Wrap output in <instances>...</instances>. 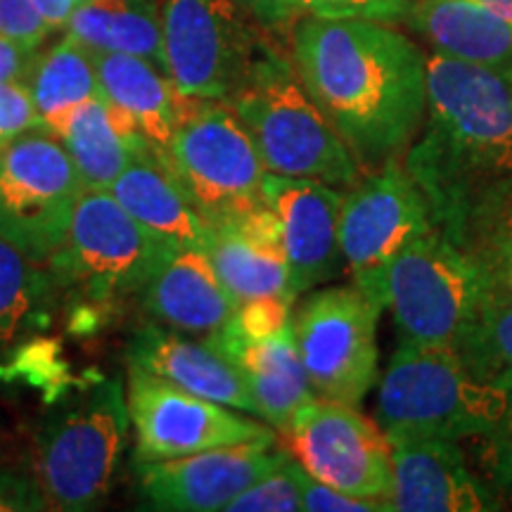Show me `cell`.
Here are the masks:
<instances>
[{"instance_id":"cell-1","label":"cell","mask_w":512,"mask_h":512,"mask_svg":"<svg viewBox=\"0 0 512 512\" xmlns=\"http://www.w3.org/2000/svg\"><path fill=\"white\" fill-rule=\"evenodd\" d=\"M292 62L361 174L401 162L427 107L425 53L387 22L299 17Z\"/></svg>"},{"instance_id":"cell-2","label":"cell","mask_w":512,"mask_h":512,"mask_svg":"<svg viewBox=\"0 0 512 512\" xmlns=\"http://www.w3.org/2000/svg\"><path fill=\"white\" fill-rule=\"evenodd\" d=\"M425 67V119L401 164L448 235L486 185L512 174V74L439 53Z\"/></svg>"},{"instance_id":"cell-3","label":"cell","mask_w":512,"mask_h":512,"mask_svg":"<svg viewBox=\"0 0 512 512\" xmlns=\"http://www.w3.org/2000/svg\"><path fill=\"white\" fill-rule=\"evenodd\" d=\"M228 105L252 136L268 174L313 178L344 190L363 176L349 147L306 93L294 62L278 48L261 43Z\"/></svg>"},{"instance_id":"cell-4","label":"cell","mask_w":512,"mask_h":512,"mask_svg":"<svg viewBox=\"0 0 512 512\" xmlns=\"http://www.w3.org/2000/svg\"><path fill=\"white\" fill-rule=\"evenodd\" d=\"M505 396L475 380L453 347L401 342L380 377L375 422L392 446L477 439L501 418Z\"/></svg>"},{"instance_id":"cell-5","label":"cell","mask_w":512,"mask_h":512,"mask_svg":"<svg viewBox=\"0 0 512 512\" xmlns=\"http://www.w3.org/2000/svg\"><path fill=\"white\" fill-rule=\"evenodd\" d=\"M128 401L117 377L86 389L46 422L34 446V484L48 510L105 503L128 441Z\"/></svg>"},{"instance_id":"cell-6","label":"cell","mask_w":512,"mask_h":512,"mask_svg":"<svg viewBox=\"0 0 512 512\" xmlns=\"http://www.w3.org/2000/svg\"><path fill=\"white\" fill-rule=\"evenodd\" d=\"M164 162L204 226L264 204L266 166L247 128L223 100H185Z\"/></svg>"},{"instance_id":"cell-7","label":"cell","mask_w":512,"mask_h":512,"mask_svg":"<svg viewBox=\"0 0 512 512\" xmlns=\"http://www.w3.org/2000/svg\"><path fill=\"white\" fill-rule=\"evenodd\" d=\"M178 247L133 219L110 190H83L67 238L46 266L55 283L74 285L93 302L140 294Z\"/></svg>"},{"instance_id":"cell-8","label":"cell","mask_w":512,"mask_h":512,"mask_svg":"<svg viewBox=\"0 0 512 512\" xmlns=\"http://www.w3.org/2000/svg\"><path fill=\"white\" fill-rule=\"evenodd\" d=\"M486 292V273L437 228L413 240L387 273V309L411 344L456 347Z\"/></svg>"},{"instance_id":"cell-9","label":"cell","mask_w":512,"mask_h":512,"mask_svg":"<svg viewBox=\"0 0 512 512\" xmlns=\"http://www.w3.org/2000/svg\"><path fill=\"white\" fill-rule=\"evenodd\" d=\"M422 190L401 162H389L344 190L339 214V252L356 285L387 311V273L403 249L432 230Z\"/></svg>"},{"instance_id":"cell-10","label":"cell","mask_w":512,"mask_h":512,"mask_svg":"<svg viewBox=\"0 0 512 512\" xmlns=\"http://www.w3.org/2000/svg\"><path fill=\"white\" fill-rule=\"evenodd\" d=\"M83 190L55 136L31 131L12 138L0 147V235L46 264L67 238Z\"/></svg>"},{"instance_id":"cell-11","label":"cell","mask_w":512,"mask_h":512,"mask_svg":"<svg viewBox=\"0 0 512 512\" xmlns=\"http://www.w3.org/2000/svg\"><path fill=\"white\" fill-rule=\"evenodd\" d=\"M380 316L356 285L325 287L299 304L292 328L313 394L361 406L377 382Z\"/></svg>"},{"instance_id":"cell-12","label":"cell","mask_w":512,"mask_h":512,"mask_svg":"<svg viewBox=\"0 0 512 512\" xmlns=\"http://www.w3.org/2000/svg\"><path fill=\"white\" fill-rule=\"evenodd\" d=\"M245 12L240 0H166V74L178 93L200 100L233 98L264 43Z\"/></svg>"},{"instance_id":"cell-13","label":"cell","mask_w":512,"mask_h":512,"mask_svg":"<svg viewBox=\"0 0 512 512\" xmlns=\"http://www.w3.org/2000/svg\"><path fill=\"white\" fill-rule=\"evenodd\" d=\"M283 434L292 458L311 477L349 496L392 501V444L356 406L313 396L299 406Z\"/></svg>"},{"instance_id":"cell-14","label":"cell","mask_w":512,"mask_h":512,"mask_svg":"<svg viewBox=\"0 0 512 512\" xmlns=\"http://www.w3.org/2000/svg\"><path fill=\"white\" fill-rule=\"evenodd\" d=\"M126 401L136 432V465L247 441H275L264 420L185 392L162 377L131 366Z\"/></svg>"},{"instance_id":"cell-15","label":"cell","mask_w":512,"mask_h":512,"mask_svg":"<svg viewBox=\"0 0 512 512\" xmlns=\"http://www.w3.org/2000/svg\"><path fill=\"white\" fill-rule=\"evenodd\" d=\"M275 444L278 439L247 441L183 458L138 463L140 494L152 510L226 512L235 496L292 456Z\"/></svg>"},{"instance_id":"cell-16","label":"cell","mask_w":512,"mask_h":512,"mask_svg":"<svg viewBox=\"0 0 512 512\" xmlns=\"http://www.w3.org/2000/svg\"><path fill=\"white\" fill-rule=\"evenodd\" d=\"M344 192L335 185L266 174L264 202L278 219L280 240L290 266L294 297L316 290L337 273L339 214Z\"/></svg>"},{"instance_id":"cell-17","label":"cell","mask_w":512,"mask_h":512,"mask_svg":"<svg viewBox=\"0 0 512 512\" xmlns=\"http://www.w3.org/2000/svg\"><path fill=\"white\" fill-rule=\"evenodd\" d=\"M392 512H491L501 494L472 472L451 439H413L392 446Z\"/></svg>"},{"instance_id":"cell-18","label":"cell","mask_w":512,"mask_h":512,"mask_svg":"<svg viewBox=\"0 0 512 512\" xmlns=\"http://www.w3.org/2000/svg\"><path fill=\"white\" fill-rule=\"evenodd\" d=\"M128 366L162 377L176 387L259 418L245 377L209 339H190L162 325H143L126 349Z\"/></svg>"},{"instance_id":"cell-19","label":"cell","mask_w":512,"mask_h":512,"mask_svg":"<svg viewBox=\"0 0 512 512\" xmlns=\"http://www.w3.org/2000/svg\"><path fill=\"white\" fill-rule=\"evenodd\" d=\"M204 252L238 304L256 297L297 299L278 219L266 202L238 219L207 226Z\"/></svg>"},{"instance_id":"cell-20","label":"cell","mask_w":512,"mask_h":512,"mask_svg":"<svg viewBox=\"0 0 512 512\" xmlns=\"http://www.w3.org/2000/svg\"><path fill=\"white\" fill-rule=\"evenodd\" d=\"M140 297L157 323L204 339L226 328L240 306L202 247H178Z\"/></svg>"},{"instance_id":"cell-21","label":"cell","mask_w":512,"mask_h":512,"mask_svg":"<svg viewBox=\"0 0 512 512\" xmlns=\"http://www.w3.org/2000/svg\"><path fill=\"white\" fill-rule=\"evenodd\" d=\"M100 98L121 114L164 159L181 121L185 95L164 69L145 57L93 50Z\"/></svg>"},{"instance_id":"cell-22","label":"cell","mask_w":512,"mask_h":512,"mask_svg":"<svg viewBox=\"0 0 512 512\" xmlns=\"http://www.w3.org/2000/svg\"><path fill=\"white\" fill-rule=\"evenodd\" d=\"M406 22L434 53L512 74V24L479 0H413Z\"/></svg>"},{"instance_id":"cell-23","label":"cell","mask_w":512,"mask_h":512,"mask_svg":"<svg viewBox=\"0 0 512 512\" xmlns=\"http://www.w3.org/2000/svg\"><path fill=\"white\" fill-rule=\"evenodd\" d=\"M79 171L86 190H110L121 171L152 145L102 98L81 102L48 128Z\"/></svg>"},{"instance_id":"cell-24","label":"cell","mask_w":512,"mask_h":512,"mask_svg":"<svg viewBox=\"0 0 512 512\" xmlns=\"http://www.w3.org/2000/svg\"><path fill=\"white\" fill-rule=\"evenodd\" d=\"M223 356L238 366L259 411V420L285 432L292 415L313 399L292 323L271 337L256 342L214 344Z\"/></svg>"},{"instance_id":"cell-25","label":"cell","mask_w":512,"mask_h":512,"mask_svg":"<svg viewBox=\"0 0 512 512\" xmlns=\"http://www.w3.org/2000/svg\"><path fill=\"white\" fill-rule=\"evenodd\" d=\"M110 192L150 233L174 247H202L207 226L200 219L169 166L155 150H145L121 171Z\"/></svg>"},{"instance_id":"cell-26","label":"cell","mask_w":512,"mask_h":512,"mask_svg":"<svg viewBox=\"0 0 512 512\" xmlns=\"http://www.w3.org/2000/svg\"><path fill=\"white\" fill-rule=\"evenodd\" d=\"M91 50L145 57L166 72L162 12L155 0H86L64 24Z\"/></svg>"},{"instance_id":"cell-27","label":"cell","mask_w":512,"mask_h":512,"mask_svg":"<svg viewBox=\"0 0 512 512\" xmlns=\"http://www.w3.org/2000/svg\"><path fill=\"white\" fill-rule=\"evenodd\" d=\"M27 86L43 131H48L62 114L79 107L81 102L100 98L93 50L67 34L48 53L36 55Z\"/></svg>"},{"instance_id":"cell-28","label":"cell","mask_w":512,"mask_h":512,"mask_svg":"<svg viewBox=\"0 0 512 512\" xmlns=\"http://www.w3.org/2000/svg\"><path fill=\"white\" fill-rule=\"evenodd\" d=\"M446 238L479 264L486 278L512 268V174L486 185Z\"/></svg>"},{"instance_id":"cell-29","label":"cell","mask_w":512,"mask_h":512,"mask_svg":"<svg viewBox=\"0 0 512 512\" xmlns=\"http://www.w3.org/2000/svg\"><path fill=\"white\" fill-rule=\"evenodd\" d=\"M50 268L0 235V344L15 342L48 316L55 294Z\"/></svg>"},{"instance_id":"cell-30","label":"cell","mask_w":512,"mask_h":512,"mask_svg":"<svg viewBox=\"0 0 512 512\" xmlns=\"http://www.w3.org/2000/svg\"><path fill=\"white\" fill-rule=\"evenodd\" d=\"M460 361L475 380L512 389V302L489 285L477 318L456 342Z\"/></svg>"},{"instance_id":"cell-31","label":"cell","mask_w":512,"mask_h":512,"mask_svg":"<svg viewBox=\"0 0 512 512\" xmlns=\"http://www.w3.org/2000/svg\"><path fill=\"white\" fill-rule=\"evenodd\" d=\"M304 467L292 456L235 496L226 512H302Z\"/></svg>"},{"instance_id":"cell-32","label":"cell","mask_w":512,"mask_h":512,"mask_svg":"<svg viewBox=\"0 0 512 512\" xmlns=\"http://www.w3.org/2000/svg\"><path fill=\"white\" fill-rule=\"evenodd\" d=\"M292 304L294 299L290 297L247 299L235 309L226 328L207 339L211 344H235L271 337L292 323Z\"/></svg>"},{"instance_id":"cell-33","label":"cell","mask_w":512,"mask_h":512,"mask_svg":"<svg viewBox=\"0 0 512 512\" xmlns=\"http://www.w3.org/2000/svg\"><path fill=\"white\" fill-rule=\"evenodd\" d=\"M482 444V465L486 482L498 494L512 498V389L505 396L501 418L494 422L489 432L477 437Z\"/></svg>"},{"instance_id":"cell-34","label":"cell","mask_w":512,"mask_h":512,"mask_svg":"<svg viewBox=\"0 0 512 512\" xmlns=\"http://www.w3.org/2000/svg\"><path fill=\"white\" fill-rule=\"evenodd\" d=\"M413 0H299L306 15L325 19H373L394 24L406 19Z\"/></svg>"},{"instance_id":"cell-35","label":"cell","mask_w":512,"mask_h":512,"mask_svg":"<svg viewBox=\"0 0 512 512\" xmlns=\"http://www.w3.org/2000/svg\"><path fill=\"white\" fill-rule=\"evenodd\" d=\"M31 131H43L34 98L24 81L0 83V145Z\"/></svg>"},{"instance_id":"cell-36","label":"cell","mask_w":512,"mask_h":512,"mask_svg":"<svg viewBox=\"0 0 512 512\" xmlns=\"http://www.w3.org/2000/svg\"><path fill=\"white\" fill-rule=\"evenodd\" d=\"M0 34L19 46L38 50L53 31L36 0H0Z\"/></svg>"},{"instance_id":"cell-37","label":"cell","mask_w":512,"mask_h":512,"mask_svg":"<svg viewBox=\"0 0 512 512\" xmlns=\"http://www.w3.org/2000/svg\"><path fill=\"white\" fill-rule=\"evenodd\" d=\"M304 512H392L389 503L349 496L335 486L320 482L304 470Z\"/></svg>"},{"instance_id":"cell-38","label":"cell","mask_w":512,"mask_h":512,"mask_svg":"<svg viewBox=\"0 0 512 512\" xmlns=\"http://www.w3.org/2000/svg\"><path fill=\"white\" fill-rule=\"evenodd\" d=\"M240 3L261 27L271 31L294 27L297 19L304 15L299 0H240Z\"/></svg>"},{"instance_id":"cell-39","label":"cell","mask_w":512,"mask_h":512,"mask_svg":"<svg viewBox=\"0 0 512 512\" xmlns=\"http://www.w3.org/2000/svg\"><path fill=\"white\" fill-rule=\"evenodd\" d=\"M36 62V50H29L0 34V83H27Z\"/></svg>"},{"instance_id":"cell-40","label":"cell","mask_w":512,"mask_h":512,"mask_svg":"<svg viewBox=\"0 0 512 512\" xmlns=\"http://www.w3.org/2000/svg\"><path fill=\"white\" fill-rule=\"evenodd\" d=\"M36 3H38V10H41V15L46 17L50 31L64 29V24H67V19L74 10L72 0H36Z\"/></svg>"},{"instance_id":"cell-41","label":"cell","mask_w":512,"mask_h":512,"mask_svg":"<svg viewBox=\"0 0 512 512\" xmlns=\"http://www.w3.org/2000/svg\"><path fill=\"white\" fill-rule=\"evenodd\" d=\"M479 3H484L486 8L494 10L498 17H503L505 22L512 24V0H479Z\"/></svg>"},{"instance_id":"cell-42","label":"cell","mask_w":512,"mask_h":512,"mask_svg":"<svg viewBox=\"0 0 512 512\" xmlns=\"http://www.w3.org/2000/svg\"><path fill=\"white\" fill-rule=\"evenodd\" d=\"M10 444V425H8V418H5V411L0 408V460L5 458V453H8V446Z\"/></svg>"},{"instance_id":"cell-43","label":"cell","mask_w":512,"mask_h":512,"mask_svg":"<svg viewBox=\"0 0 512 512\" xmlns=\"http://www.w3.org/2000/svg\"><path fill=\"white\" fill-rule=\"evenodd\" d=\"M72 3H74V8H76V5H81V3H86V0H72Z\"/></svg>"},{"instance_id":"cell-44","label":"cell","mask_w":512,"mask_h":512,"mask_svg":"<svg viewBox=\"0 0 512 512\" xmlns=\"http://www.w3.org/2000/svg\"><path fill=\"white\" fill-rule=\"evenodd\" d=\"M0 147H3V145H0Z\"/></svg>"}]
</instances>
